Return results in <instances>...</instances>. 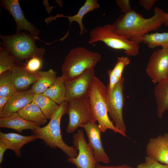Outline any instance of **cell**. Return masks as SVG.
<instances>
[{
    "label": "cell",
    "instance_id": "29",
    "mask_svg": "<svg viewBox=\"0 0 168 168\" xmlns=\"http://www.w3.org/2000/svg\"><path fill=\"white\" fill-rule=\"evenodd\" d=\"M27 60L24 66L27 70L32 72H37L40 71L43 65L42 58L34 57Z\"/></svg>",
    "mask_w": 168,
    "mask_h": 168
},
{
    "label": "cell",
    "instance_id": "3",
    "mask_svg": "<svg viewBox=\"0 0 168 168\" xmlns=\"http://www.w3.org/2000/svg\"><path fill=\"white\" fill-rule=\"evenodd\" d=\"M0 37L1 46L8 51L17 63H21L34 57L43 58L45 50L36 46L35 41L39 39L37 36L24 31L11 35L0 34Z\"/></svg>",
    "mask_w": 168,
    "mask_h": 168
},
{
    "label": "cell",
    "instance_id": "10",
    "mask_svg": "<svg viewBox=\"0 0 168 168\" xmlns=\"http://www.w3.org/2000/svg\"><path fill=\"white\" fill-rule=\"evenodd\" d=\"M94 68L88 69L71 80L66 81V100L68 102L82 97H88L91 84L95 77Z\"/></svg>",
    "mask_w": 168,
    "mask_h": 168
},
{
    "label": "cell",
    "instance_id": "16",
    "mask_svg": "<svg viewBox=\"0 0 168 168\" xmlns=\"http://www.w3.org/2000/svg\"><path fill=\"white\" fill-rule=\"evenodd\" d=\"M13 82L17 91L26 90L39 78L37 72H32L23 66L15 64L11 70Z\"/></svg>",
    "mask_w": 168,
    "mask_h": 168
},
{
    "label": "cell",
    "instance_id": "31",
    "mask_svg": "<svg viewBox=\"0 0 168 168\" xmlns=\"http://www.w3.org/2000/svg\"><path fill=\"white\" fill-rule=\"evenodd\" d=\"M116 2L122 12L125 13L132 10L129 0H117Z\"/></svg>",
    "mask_w": 168,
    "mask_h": 168
},
{
    "label": "cell",
    "instance_id": "23",
    "mask_svg": "<svg viewBox=\"0 0 168 168\" xmlns=\"http://www.w3.org/2000/svg\"><path fill=\"white\" fill-rule=\"evenodd\" d=\"M17 113L26 120L40 125H44L47 121L39 107L32 101Z\"/></svg>",
    "mask_w": 168,
    "mask_h": 168
},
{
    "label": "cell",
    "instance_id": "27",
    "mask_svg": "<svg viewBox=\"0 0 168 168\" xmlns=\"http://www.w3.org/2000/svg\"><path fill=\"white\" fill-rule=\"evenodd\" d=\"M17 91L13 82L11 70L0 74V96L10 98Z\"/></svg>",
    "mask_w": 168,
    "mask_h": 168
},
{
    "label": "cell",
    "instance_id": "7",
    "mask_svg": "<svg viewBox=\"0 0 168 168\" xmlns=\"http://www.w3.org/2000/svg\"><path fill=\"white\" fill-rule=\"evenodd\" d=\"M68 112L69 122L66 132L72 133L79 127H83L96 121L92 111L88 97H82L68 102Z\"/></svg>",
    "mask_w": 168,
    "mask_h": 168
},
{
    "label": "cell",
    "instance_id": "20",
    "mask_svg": "<svg viewBox=\"0 0 168 168\" xmlns=\"http://www.w3.org/2000/svg\"><path fill=\"white\" fill-rule=\"evenodd\" d=\"M130 62V60L128 57H118L114 68L108 71L107 73L109 77V83L106 89V102L110 100L115 86L122 77L124 68Z\"/></svg>",
    "mask_w": 168,
    "mask_h": 168
},
{
    "label": "cell",
    "instance_id": "13",
    "mask_svg": "<svg viewBox=\"0 0 168 168\" xmlns=\"http://www.w3.org/2000/svg\"><path fill=\"white\" fill-rule=\"evenodd\" d=\"M83 128L86 133L88 144L93 151L96 163H109L110 159L103 148L100 138L101 131L98 124L96 123H90Z\"/></svg>",
    "mask_w": 168,
    "mask_h": 168
},
{
    "label": "cell",
    "instance_id": "12",
    "mask_svg": "<svg viewBox=\"0 0 168 168\" xmlns=\"http://www.w3.org/2000/svg\"><path fill=\"white\" fill-rule=\"evenodd\" d=\"M0 5L14 19L16 26V33L23 30L34 36H37L40 34V30L26 18L18 0H1Z\"/></svg>",
    "mask_w": 168,
    "mask_h": 168
},
{
    "label": "cell",
    "instance_id": "36",
    "mask_svg": "<svg viewBox=\"0 0 168 168\" xmlns=\"http://www.w3.org/2000/svg\"><path fill=\"white\" fill-rule=\"evenodd\" d=\"M164 24L165 26L168 27V13H166L165 14Z\"/></svg>",
    "mask_w": 168,
    "mask_h": 168
},
{
    "label": "cell",
    "instance_id": "22",
    "mask_svg": "<svg viewBox=\"0 0 168 168\" xmlns=\"http://www.w3.org/2000/svg\"><path fill=\"white\" fill-rule=\"evenodd\" d=\"M37 72L39 77L32 85L30 89L35 95L43 93L57 77L56 72L52 69L45 71H39Z\"/></svg>",
    "mask_w": 168,
    "mask_h": 168
},
{
    "label": "cell",
    "instance_id": "5",
    "mask_svg": "<svg viewBox=\"0 0 168 168\" xmlns=\"http://www.w3.org/2000/svg\"><path fill=\"white\" fill-rule=\"evenodd\" d=\"M106 89L104 84L95 76L92 81L88 97L94 115L98 123L101 132L108 129L112 130L124 137H127L125 133L118 129L109 119L106 102Z\"/></svg>",
    "mask_w": 168,
    "mask_h": 168
},
{
    "label": "cell",
    "instance_id": "15",
    "mask_svg": "<svg viewBox=\"0 0 168 168\" xmlns=\"http://www.w3.org/2000/svg\"><path fill=\"white\" fill-rule=\"evenodd\" d=\"M35 95L30 89L17 91L9 99L0 117L17 112L32 102Z\"/></svg>",
    "mask_w": 168,
    "mask_h": 168
},
{
    "label": "cell",
    "instance_id": "33",
    "mask_svg": "<svg viewBox=\"0 0 168 168\" xmlns=\"http://www.w3.org/2000/svg\"><path fill=\"white\" fill-rule=\"evenodd\" d=\"M9 149L7 146L2 141L0 140V163L2 162L4 154L5 151Z\"/></svg>",
    "mask_w": 168,
    "mask_h": 168
},
{
    "label": "cell",
    "instance_id": "35",
    "mask_svg": "<svg viewBox=\"0 0 168 168\" xmlns=\"http://www.w3.org/2000/svg\"><path fill=\"white\" fill-rule=\"evenodd\" d=\"M9 98L8 97L0 96V114L2 113Z\"/></svg>",
    "mask_w": 168,
    "mask_h": 168
},
{
    "label": "cell",
    "instance_id": "28",
    "mask_svg": "<svg viewBox=\"0 0 168 168\" xmlns=\"http://www.w3.org/2000/svg\"><path fill=\"white\" fill-rule=\"evenodd\" d=\"M14 57L4 47H0V74L9 70H11L16 64Z\"/></svg>",
    "mask_w": 168,
    "mask_h": 168
},
{
    "label": "cell",
    "instance_id": "17",
    "mask_svg": "<svg viewBox=\"0 0 168 168\" xmlns=\"http://www.w3.org/2000/svg\"><path fill=\"white\" fill-rule=\"evenodd\" d=\"M40 127V125L25 119L17 112L0 118V128H11L20 133L24 130H33Z\"/></svg>",
    "mask_w": 168,
    "mask_h": 168
},
{
    "label": "cell",
    "instance_id": "1",
    "mask_svg": "<svg viewBox=\"0 0 168 168\" xmlns=\"http://www.w3.org/2000/svg\"><path fill=\"white\" fill-rule=\"evenodd\" d=\"M154 11L153 15L147 18L133 10L122 14L112 24L113 30L139 44L145 35L158 30L164 23L166 13L157 7Z\"/></svg>",
    "mask_w": 168,
    "mask_h": 168
},
{
    "label": "cell",
    "instance_id": "8",
    "mask_svg": "<svg viewBox=\"0 0 168 168\" xmlns=\"http://www.w3.org/2000/svg\"><path fill=\"white\" fill-rule=\"evenodd\" d=\"M73 138V147L78 153L75 157H69L68 161L77 168H96L93 151L85 140L82 130L78 129Z\"/></svg>",
    "mask_w": 168,
    "mask_h": 168
},
{
    "label": "cell",
    "instance_id": "6",
    "mask_svg": "<svg viewBox=\"0 0 168 168\" xmlns=\"http://www.w3.org/2000/svg\"><path fill=\"white\" fill-rule=\"evenodd\" d=\"M89 36L90 44L102 41L111 48L124 50L128 56H135L138 54L139 45L116 33L113 30L112 24L95 27L90 32Z\"/></svg>",
    "mask_w": 168,
    "mask_h": 168
},
{
    "label": "cell",
    "instance_id": "11",
    "mask_svg": "<svg viewBox=\"0 0 168 168\" xmlns=\"http://www.w3.org/2000/svg\"><path fill=\"white\" fill-rule=\"evenodd\" d=\"M147 75L154 83L168 76V50L159 49L151 55L146 69Z\"/></svg>",
    "mask_w": 168,
    "mask_h": 168
},
{
    "label": "cell",
    "instance_id": "21",
    "mask_svg": "<svg viewBox=\"0 0 168 168\" xmlns=\"http://www.w3.org/2000/svg\"><path fill=\"white\" fill-rule=\"evenodd\" d=\"M154 95L157 115L161 118L164 113L168 110V76L157 83L154 88Z\"/></svg>",
    "mask_w": 168,
    "mask_h": 168
},
{
    "label": "cell",
    "instance_id": "14",
    "mask_svg": "<svg viewBox=\"0 0 168 168\" xmlns=\"http://www.w3.org/2000/svg\"><path fill=\"white\" fill-rule=\"evenodd\" d=\"M146 153L147 156L168 165V133L150 138L146 146Z\"/></svg>",
    "mask_w": 168,
    "mask_h": 168
},
{
    "label": "cell",
    "instance_id": "24",
    "mask_svg": "<svg viewBox=\"0 0 168 168\" xmlns=\"http://www.w3.org/2000/svg\"><path fill=\"white\" fill-rule=\"evenodd\" d=\"M65 82L61 76L57 77L55 82L42 94L59 105L66 100Z\"/></svg>",
    "mask_w": 168,
    "mask_h": 168
},
{
    "label": "cell",
    "instance_id": "18",
    "mask_svg": "<svg viewBox=\"0 0 168 168\" xmlns=\"http://www.w3.org/2000/svg\"><path fill=\"white\" fill-rule=\"evenodd\" d=\"M37 139L33 134L25 136L15 133H4L0 132V140L3 142L9 149L13 151L16 156H21V149L25 145Z\"/></svg>",
    "mask_w": 168,
    "mask_h": 168
},
{
    "label": "cell",
    "instance_id": "34",
    "mask_svg": "<svg viewBox=\"0 0 168 168\" xmlns=\"http://www.w3.org/2000/svg\"><path fill=\"white\" fill-rule=\"evenodd\" d=\"M96 168H134L125 164L116 166H105L100 165L98 163H96Z\"/></svg>",
    "mask_w": 168,
    "mask_h": 168
},
{
    "label": "cell",
    "instance_id": "19",
    "mask_svg": "<svg viewBox=\"0 0 168 168\" xmlns=\"http://www.w3.org/2000/svg\"><path fill=\"white\" fill-rule=\"evenodd\" d=\"M97 0H86L84 4L79 9L77 13L72 16H65L63 14H57L54 17H49L50 21L58 17H64L68 18L71 25L73 21H75L78 24L80 31L79 33L82 35L87 31L85 29L82 23V19L84 16L88 12L95 9L99 8L100 6Z\"/></svg>",
    "mask_w": 168,
    "mask_h": 168
},
{
    "label": "cell",
    "instance_id": "4",
    "mask_svg": "<svg viewBox=\"0 0 168 168\" xmlns=\"http://www.w3.org/2000/svg\"><path fill=\"white\" fill-rule=\"evenodd\" d=\"M101 57L100 53L82 47L74 48L65 58L61 67V76L65 82L73 79L87 70L94 68Z\"/></svg>",
    "mask_w": 168,
    "mask_h": 168
},
{
    "label": "cell",
    "instance_id": "9",
    "mask_svg": "<svg viewBox=\"0 0 168 168\" xmlns=\"http://www.w3.org/2000/svg\"><path fill=\"white\" fill-rule=\"evenodd\" d=\"M124 78L122 77L115 86L110 99L106 104L108 112L114 122L115 126L118 129L125 133L126 128L123 116L124 102Z\"/></svg>",
    "mask_w": 168,
    "mask_h": 168
},
{
    "label": "cell",
    "instance_id": "25",
    "mask_svg": "<svg viewBox=\"0 0 168 168\" xmlns=\"http://www.w3.org/2000/svg\"><path fill=\"white\" fill-rule=\"evenodd\" d=\"M32 102L39 107L47 119H50L58 109L59 105L43 94L35 95Z\"/></svg>",
    "mask_w": 168,
    "mask_h": 168
},
{
    "label": "cell",
    "instance_id": "30",
    "mask_svg": "<svg viewBox=\"0 0 168 168\" xmlns=\"http://www.w3.org/2000/svg\"><path fill=\"white\" fill-rule=\"evenodd\" d=\"M136 168H168V165L162 164L147 156L145 157V161L138 164Z\"/></svg>",
    "mask_w": 168,
    "mask_h": 168
},
{
    "label": "cell",
    "instance_id": "32",
    "mask_svg": "<svg viewBox=\"0 0 168 168\" xmlns=\"http://www.w3.org/2000/svg\"><path fill=\"white\" fill-rule=\"evenodd\" d=\"M156 1V0H140L139 2L140 5L148 11L152 8Z\"/></svg>",
    "mask_w": 168,
    "mask_h": 168
},
{
    "label": "cell",
    "instance_id": "2",
    "mask_svg": "<svg viewBox=\"0 0 168 168\" xmlns=\"http://www.w3.org/2000/svg\"><path fill=\"white\" fill-rule=\"evenodd\" d=\"M68 105V102L66 100L63 101L59 105L58 109L47 125L31 130V131L37 139L43 140L50 147L58 148L69 157H75L78 155L77 151L73 146H69L64 142L60 127L61 118L67 113Z\"/></svg>",
    "mask_w": 168,
    "mask_h": 168
},
{
    "label": "cell",
    "instance_id": "26",
    "mask_svg": "<svg viewBox=\"0 0 168 168\" xmlns=\"http://www.w3.org/2000/svg\"><path fill=\"white\" fill-rule=\"evenodd\" d=\"M143 42L152 49L161 46L168 50V32L148 33L144 35Z\"/></svg>",
    "mask_w": 168,
    "mask_h": 168
}]
</instances>
